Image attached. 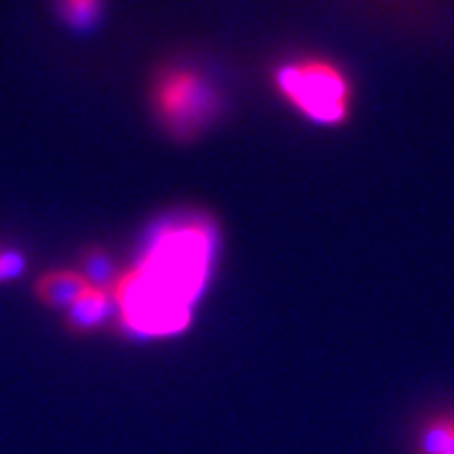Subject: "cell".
Returning a JSON list of instances; mask_svg holds the SVG:
<instances>
[{"label":"cell","mask_w":454,"mask_h":454,"mask_svg":"<svg viewBox=\"0 0 454 454\" xmlns=\"http://www.w3.org/2000/svg\"><path fill=\"white\" fill-rule=\"evenodd\" d=\"M217 224L190 213L161 222L111 294L122 328L138 340H167L190 328L194 307L215 270Z\"/></svg>","instance_id":"6da1fadb"},{"label":"cell","mask_w":454,"mask_h":454,"mask_svg":"<svg viewBox=\"0 0 454 454\" xmlns=\"http://www.w3.org/2000/svg\"><path fill=\"white\" fill-rule=\"evenodd\" d=\"M272 81L277 95L314 125L337 127L351 118L353 81L330 58H291L275 69Z\"/></svg>","instance_id":"7a4b0ae2"},{"label":"cell","mask_w":454,"mask_h":454,"mask_svg":"<svg viewBox=\"0 0 454 454\" xmlns=\"http://www.w3.org/2000/svg\"><path fill=\"white\" fill-rule=\"evenodd\" d=\"M150 106L164 132L176 141H194L217 121V86L190 65H167L150 86Z\"/></svg>","instance_id":"3957f363"},{"label":"cell","mask_w":454,"mask_h":454,"mask_svg":"<svg viewBox=\"0 0 454 454\" xmlns=\"http://www.w3.org/2000/svg\"><path fill=\"white\" fill-rule=\"evenodd\" d=\"M114 311L115 302L111 288L88 286L74 305L65 309V325L74 334L98 333L111 321Z\"/></svg>","instance_id":"277c9868"},{"label":"cell","mask_w":454,"mask_h":454,"mask_svg":"<svg viewBox=\"0 0 454 454\" xmlns=\"http://www.w3.org/2000/svg\"><path fill=\"white\" fill-rule=\"evenodd\" d=\"M413 454H454V406L422 415L413 429Z\"/></svg>","instance_id":"5b68a950"},{"label":"cell","mask_w":454,"mask_h":454,"mask_svg":"<svg viewBox=\"0 0 454 454\" xmlns=\"http://www.w3.org/2000/svg\"><path fill=\"white\" fill-rule=\"evenodd\" d=\"M90 286L79 270H49L35 282V298L51 309H69Z\"/></svg>","instance_id":"8992f818"},{"label":"cell","mask_w":454,"mask_h":454,"mask_svg":"<svg viewBox=\"0 0 454 454\" xmlns=\"http://www.w3.org/2000/svg\"><path fill=\"white\" fill-rule=\"evenodd\" d=\"M81 275L86 277L90 286L114 288L115 279L121 275V270L115 268L114 259L109 252L102 247H88L81 256Z\"/></svg>","instance_id":"52a82bcc"},{"label":"cell","mask_w":454,"mask_h":454,"mask_svg":"<svg viewBox=\"0 0 454 454\" xmlns=\"http://www.w3.org/2000/svg\"><path fill=\"white\" fill-rule=\"evenodd\" d=\"M56 10L69 28L90 30L102 19L104 0H56Z\"/></svg>","instance_id":"ba28073f"},{"label":"cell","mask_w":454,"mask_h":454,"mask_svg":"<svg viewBox=\"0 0 454 454\" xmlns=\"http://www.w3.org/2000/svg\"><path fill=\"white\" fill-rule=\"evenodd\" d=\"M28 261L26 254L17 247H0V284L14 282L26 272Z\"/></svg>","instance_id":"9c48e42d"}]
</instances>
